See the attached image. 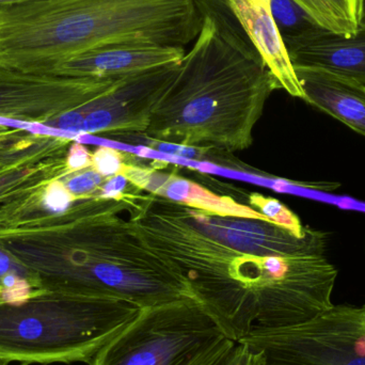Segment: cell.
I'll use <instances>...</instances> for the list:
<instances>
[{"instance_id": "8fae6325", "label": "cell", "mask_w": 365, "mask_h": 365, "mask_svg": "<svg viewBox=\"0 0 365 365\" xmlns=\"http://www.w3.org/2000/svg\"><path fill=\"white\" fill-rule=\"evenodd\" d=\"M121 175L139 191L158 195L175 203L221 216L246 217L272 221L251 206L238 203L233 197L208 190L199 182L190 181L177 173H165L154 165L139 166L126 162Z\"/></svg>"}, {"instance_id": "9c48e42d", "label": "cell", "mask_w": 365, "mask_h": 365, "mask_svg": "<svg viewBox=\"0 0 365 365\" xmlns=\"http://www.w3.org/2000/svg\"><path fill=\"white\" fill-rule=\"evenodd\" d=\"M119 78H68L0 66V119L44 125L98 98Z\"/></svg>"}, {"instance_id": "3957f363", "label": "cell", "mask_w": 365, "mask_h": 365, "mask_svg": "<svg viewBox=\"0 0 365 365\" xmlns=\"http://www.w3.org/2000/svg\"><path fill=\"white\" fill-rule=\"evenodd\" d=\"M203 4L201 31L143 135L154 143L244 151L279 86L245 32Z\"/></svg>"}, {"instance_id": "5bb4252c", "label": "cell", "mask_w": 365, "mask_h": 365, "mask_svg": "<svg viewBox=\"0 0 365 365\" xmlns=\"http://www.w3.org/2000/svg\"><path fill=\"white\" fill-rule=\"evenodd\" d=\"M304 101L365 137V86L314 68H294Z\"/></svg>"}, {"instance_id": "6da1fadb", "label": "cell", "mask_w": 365, "mask_h": 365, "mask_svg": "<svg viewBox=\"0 0 365 365\" xmlns=\"http://www.w3.org/2000/svg\"><path fill=\"white\" fill-rule=\"evenodd\" d=\"M136 190L128 212L145 244L173 264L234 342L257 328L300 325L331 309L338 270L327 234L221 216Z\"/></svg>"}, {"instance_id": "f1b7e54d", "label": "cell", "mask_w": 365, "mask_h": 365, "mask_svg": "<svg viewBox=\"0 0 365 365\" xmlns=\"http://www.w3.org/2000/svg\"><path fill=\"white\" fill-rule=\"evenodd\" d=\"M0 365H6V364H0ZM21 365H26V364H21Z\"/></svg>"}, {"instance_id": "7c38bea8", "label": "cell", "mask_w": 365, "mask_h": 365, "mask_svg": "<svg viewBox=\"0 0 365 365\" xmlns=\"http://www.w3.org/2000/svg\"><path fill=\"white\" fill-rule=\"evenodd\" d=\"M294 68L329 71L365 86V25L353 36L322 30L284 43Z\"/></svg>"}, {"instance_id": "ba28073f", "label": "cell", "mask_w": 365, "mask_h": 365, "mask_svg": "<svg viewBox=\"0 0 365 365\" xmlns=\"http://www.w3.org/2000/svg\"><path fill=\"white\" fill-rule=\"evenodd\" d=\"M180 63L152 68L118 79L106 92L87 104L66 111L44 124L72 136L141 134L154 107L179 72Z\"/></svg>"}, {"instance_id": "7a4b0ae2", "label": "cell", "mask_w": 365, "mask_h": 365, "mask_svg": "<svg viewBox=\"0 0 365 365\" xmlns=\"http://www.w3.org/2000/svg\"><path fill=\"white\" fill-rule=\"evenodd\" d=\"M123 200L77 199L58 214L0 229V245L47 291L125 300L140 309L195 300L173 264L145 244Z\"/></svg>"}, {"instance_id": "cb8c5ba5", "label": "cell", "mask_w": 365, "mask_h": 365, "mask_svg": "<svg viewBox=\"0 0 365 365\" xmlns=\"http://www.w3.org/2000/svg\"><path fill=\"white\" fill-rule=\"evenodd\" d=\"M92 164V153L81 143H74L66 154V166L71 173L89 168Z\"/></svg>"}, {"instance_id": "ffe728a7", "label": "cell", "mask_w": 365, "mask_h": 365, "mask_svg": "<svg viewBox=\"0 0 365 365\" xmlns=\"http://www.w3.org/2000/svg\"><path fill=\"white\" fill-rule=\"evenodd\" d=\"M251 207L269 218L272 222L289 230L296 236H304L308 227H304L297 215L294 214L284 204L274 197H265L261 193L252 192L249 195Z\"/></svg>"}, {"instance_id": "30bf717a", "label": "cell", "mask_w": 365, "mask_h": 365, "mask_svg": "<svg viewBox=\"0 0 365 365\" xmlns=\"http://www.w3.org/2000/svg\"><path fill=\"white\" fill-rule=\"evenodd\" d=\"M185 53L182 47L145 41H118L77 53L60 62L48 75L68 78H118L180 63Z\"/></svg>"}, {"instance_id": "4316f807", "label": "cell", "mask_w": 365, "mask_h": 365, "mask_svg": "<svg viewBox=\"0 0 365 365\" xmlns=\"http://www.w3.org/2000/svg\"><path fill=\"white\" fill-rule=\"evenodd\" d=\"M16 130V128H12V130H6V132H0V140H2V139L6 138V137L10 136L11 134H12L14 130Z\"/></svg>"}, {"instance_id": "603a6c76", "label": "cell", "mask_w": 365, "mask_h": 365, "mask_svg": "<svg viewBox=\"0 0 365 365\" xmlns=\"http://www.w3.org/2000/svg\"><path fill=\"white\" fill-rule=\"evenodd\" d=\"M222 365H264V356L246 343L237 342Z\"/></svg>"}, {"instance_id": "7402d4cb", "label": "cell", "mask_w": 365, "mask_h": 365, "mask_svg": "<svg viewBox=\"0 0 365 365\" xmlns=\"http://www.w3.org/2000/svg\"><path fill=\"white\" fill-rule=\"evenodd\" d=\"M125 166V152L101 145L92 153L91 168L106 179L121 175Z\"/></svg>"}, {"instance_id": "ac0fdd59", "label": "cell", "mask_w": 365, "mask_h": 365, "mask_svg": "<svg viewBox=\"0 0 365 365\" xmlns=\"http://www.w3.org/2000/svg\"><path fill=\"white\" fill-rule=\"evenodd\" d=\"M46 291L38 277L0 245V302Z\"/></svg>"}, {"instance_id": "484cf974", "label": "cell", "mask_w": 365, "mask_h": 365, "mask_svg": "<svg viewBox=\"0 0 365 365\" xmlns=\"http://www.w3.org/2000/svg\"><path fill=\"white\" fill-rule=\"evenodd\" d=\"M255 6H263V8L269 9V0H247Z\"/></svg>"}, {"instance_id": "8992f818", "label": "cell", "mask_w": 365, "mask_h": 365, "mask_svg": "<svg viewBox=\"0 0 365 365\" xmlns=\"http://www.w3.org/2000/svg\"><path fill=\"white\" fill-rule=\"evenodd\" d=\"M197 300L141 309L89 365H222L235 347Z\"/></svg>"}, {"instance_id": "52a82bcc", "label": "cell", "mask_w": 365, "mask_h": 365, "mask_svg": "<svg viewBox=\"0 0 365 365\" xmlns=\"http://www.w3.org/2000/svg\"><path fill=\"white\" fill-rule=\"evenodd\" d=\"M240 342L264 356V365H365V304H341L307 323L257 328Z\"/></svg>"}, {"instance_id": "d6986e66", "label": "cell", "mask_w": 365, "mask_h": 365, "mask_svg": "<svg viewBox=\"0 0 365 365\" xmlns=\"http://www.w3.org/2000/svg\"><path fill=\"white\" fill-rule=\"evenodd\" d=\"M269 12L284 43L325 30L295 0H269Z\"/></svg>"}, {"instance_id": "e0dca14e", "label": "cell", "mask_w": 365, "mask_h": 365, "mask_svg": "<svg viewBox=\"0 0 365 365\" xmlns=\"http://www.w3.org/2000/svg\"><path fill=\"white\" fill-rule=\"evenodd\" d=\"M326 31L355 36L361 25V0H295Z\"/></svg>"}, {"instance_id": "83f0119b", "label": "cell", "mask_w": 365, "mask_h": 365, "mask_svg": "<svg viewBox=\"0 0 365 365\" xmlns=\"http://www.w3.org/2000/svg\"><path fill=\"white\" fill-rule=\"evenodd\" d=\"M361 24L365 25V0H361Z\"/></svg>"}, {"instance_id": "5b68a950", "label": "cell", "mask_w": 365, "mask_h": 365, "mask_svg": "<svg viewBox=\"0 0 365 365\" xmlns=\"http://www.w3.org/2000/svg\"><path fill=\"white\" fill-rule=\"evenodd\" d=\"M140 310L125 300L47 289L0 302V364L89 365Z\"/></svg>"}, {"instance_id": "9a60e30c", "label": "cell", "mask_w": 365, "mask_h": 365, "mask_svg": "<svg viewBox=\"0 0 365 365\" xmlns=\"http://www.w3.org/2000/svg\"><path fill=\"white\" fill-rule=\"evenodd\" d=\"M73 140L74 137L16 128L0 140V175L32 160L66 153Z\"/></svg>"}, {"instance_id": "44dd1931", "label": "cell", "mask_w": 365, "mask_h": 365, "mask_svg": "<svg viewBox=\"0 0 365 365\" xmlns=\"http://www.w3.org/2000/svg\"><path fill=\"white\" fill-rule=\"evenodd\" d=\"M106 180V178L98 175L96 170L89 167L83 170L66 175L62 178L61 181L76 199H83V197L98 195V190Z\"/></svg>"}, {"instance_id": "4fadbf2b", "label": "cell", "mask_w": 365, "mask_h": 365, "mask_svg": "<svg viewBox=\"0 0 365 365\" xmlns=\"http://www.w3.org/2000/svg\"><path fill=\"white\" fill-rule=\"evenodd\" d=\"M222 1L261 56L276 79L279 89L285 90L294 98L304 100V91L269 9L255 6L247 0Z\"/></svg>"}, {"instance_id": "d4e9b609", "label": "cell", "mask_w": 365, "mask_h": 365, "mask_svg": "<svg viewBox=\"0 0 365 365\" xmlns=\"http://www.w3.org/2000/svg\"><path fill=\"white\" fill-rule=\"evenodd\" d=\"M45 1V0H0V6L2 4H26V2Z\"/></svg>"}, {"instance_id": "2e32d148", "label": "cell", "mask_w": 365, "mask_h": 365, "mask_svg": "<svg viewBox=\"0 0 365 365\" xmlns=\"http://www.w3.org/2000/svg\"><path fill=\"white\" fill-rule=\"evenodd\" d=\"M66 153L32 160L0 175V205L27 195L47 182L71 175Z\"/></svg>"}, {"instance_id": "277c9868", "label": "cell", "mask_w": 365, "mask_h": 365, "mask_svg": "<svg viewBox=\"0 0 365 365\" xmlns=\"http://www.w3.org/2000/svg\"><path fill=\"white\" fill-rule=\"evenodd\" d=\"M203 0H45L0 6V66L48 75L60 62L118 41L195 42Z\"/></svg>"}]
</instances>
